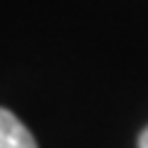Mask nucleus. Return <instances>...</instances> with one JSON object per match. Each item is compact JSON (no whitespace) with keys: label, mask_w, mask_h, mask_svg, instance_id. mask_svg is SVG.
<instances>
[{"label":"nucleus","mask_w":148,"mask_h":148,"mask_svg":"<svg viewBox=\"0 0 148 148\" xmlns=\"http://www.w3.org/2000/svg\"><path fill=\"white\" fill-rule=\"evenodd\" d=\"M0 148H37L35 136L8 109H0Z\"/></svg>","instance_id":"nucleus-1"},{"label":"nucleus","mask_w":148,"mask_h":148,"mask_svg":"<svg viewBox=\"0 0 148 148\" xmlns=\"http://www.w3.org/2000/svg\"><path fill=\"white\" fill-rule=\"evenodd\" d=\"M138 148H148V126L141 131V136H138Z\"/></svg>","instance_id":"nucleus-2"}]
</instances>
